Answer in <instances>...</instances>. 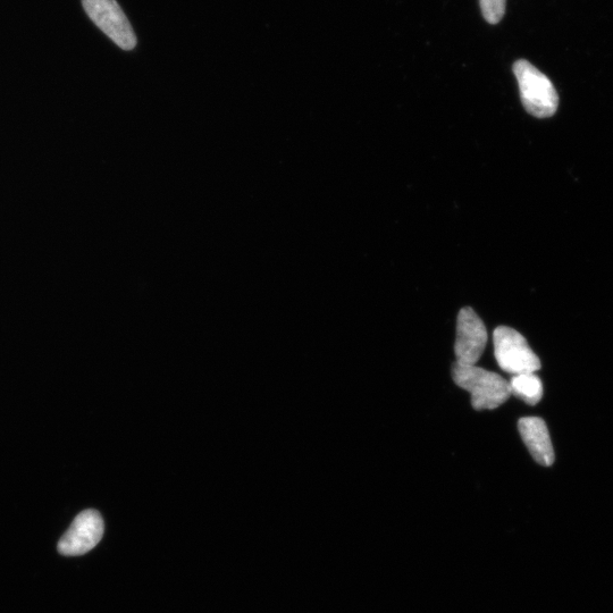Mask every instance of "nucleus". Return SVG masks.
I'll list each match as a JSON object with an SVG mask.
<instances>
[{
    "mask_svg": "<svg viewBox=\"0 0 613 613\" xmlns=\"http://www.w3.org/2000/svg\"><path fill=\"white\" fill-rule=\"evenodd\" d=\"M452 379L460 389L470 393L475 410L497 409L511 396L509 382L482 367L455 363Z\"/></svg>",
    "mask_w": 613,
    "mask_h": 613,
    "instance_id": "obj_1",
    "label": "nucleus"
},
{
    "mask_svg": "<svg viewBox=\"0 0 613 613\" xmlns=\"http://www.w3.org/2000/svg\"><path fill=\"white\" fill-rule=\"evenodd\" d=\"M493 343L495 359L503 372L515 376L536 373L541 368V361L527 340L511 327H498L493 333Z\"/></svg>",
    "mask_w": 613,
    "mask_h": 613,
    "instance_id": "obj_3",
    "label": "nucleus"
},
{
    "mask_svg": "<svg viewBox=\"0 0 613 613\" xmlns=\"http://www.w3.org/2000/svg\"><path fill=\"white\" fill-rule=\"evenodd\" d=\"M104 531V520L98 511H83L58 542V552L66 557L82 556L97 547Z\"/></svg>",
    "mask_w": 613,
    "mask_h": 613,
    "instance_id": "obj_5",
    "label": "nucleus"
},
{
    "mask_svg": "<svg viewBox=\"0 0 613 613\" xmlns=\"http://www.w3.org/2000/svg\"><path fill=\"white\" fill-rule=\"evenodd\" d=\"M512 70L526 111L537 119H548L556 114L559 96L547 75L525 60L517 61Z\"/></svg>",
    "mask_w": 613,
    "mask_h": 613,
    "instance_id": "obj_2",
    "label": "nucleus"
},
{
    "mask_svg": "<svg viewBox=\"0 0 613 613\" xmlns=\"http://www.w3.org/2000/svg\"><path fill=\"white\" fill-rule=\"evenodd\" d=\"M507 0H481L484 18L492 24L499 23L506 13Z\"/></svg>",
    "mask_w": 613,
    "mask_h": 613,
    "instance_id": "obj_9",
    "label": "nucleus"
},
{
    "mask_svg": "<svg viewBox=\"0 0 613 613\" xmlns=\"http://www.w3.org/2000/svg\"><path fill=\"white\" fill-rule=\"evenodd\" d=\"M89 18L114 44L124 50L137 46V36L116 0H82Z\"/></svg>",
    "mask_w": 613,
    "mask_h": 613,
    "instance_id": "obj_4",
    "label": "nucleus"
},
{
    "mask_svg": "<svg viewBox=\"0 0 613 613\" xmlns=\"http://www.w3.org/2000/svg\"><path fill=\"white\" fill-rule=\"evenodd\" d=\"M509 388L511 396L523 400L527 405L535 406L543 397V383L535 373L512 376Z\"/></svg>",
    "mask_w": 613,
    "mask_h": 613,
    "instance_id": "obj_8",
    "label": "nucleus"
},
{
    "mask_svg": "<svg viewBox=\"0 0 613 613\" xmlns=\"http://www.w3.org/2000/svg\"><path fill=\"white\" fill-rule=\"evenodd\" d=\"M487 339L486 327L475 310L461 309L457 318L456 363L475 366L484 354Z\"/></svg>",
    "mask_w": 613,
    "mask_h": 613,
    "instance_id": "obj_6",
    "label": "nucleus"
},
{
    "mask_svg": "<svg viewBox=\"0 0 613 613\" xmlns=\"http://www.w3.org/2000/svg\"><path fill=\"white\" fill-rule=\"evenodd\" d=\"M520 436L537 464L550 467L554 450L547 424L539 417H525L518 422Z\"/></svg>",
    "mask_w": 613,
    "mask_h": 613,
    "instance_id": "obj_7",
    "label": "nucleus"
}]
</instances>
